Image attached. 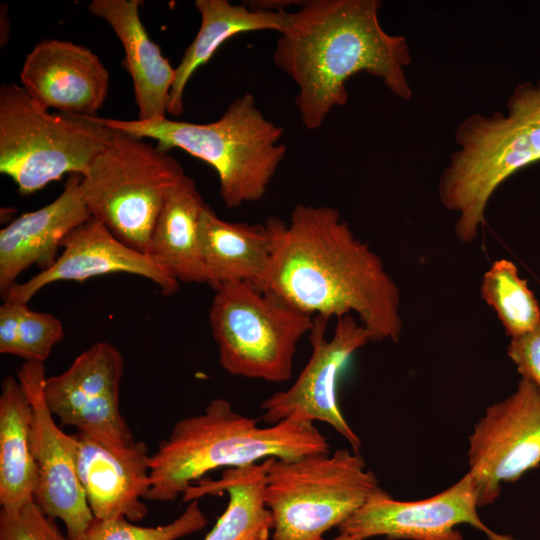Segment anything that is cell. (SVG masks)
<instances>
[{
  "instance_id": "1",
  "label": "cell",
  "mask_w": 540,
  "mask_h": 540,
  "mask_svg": "<svg viewBox=\"0 0 540 540\" xmlns=\"http://www.w3.org/2000/svg\"><path fill=\"white\" fill-rule=\"evenodd\" d=\"M274 248L255 286L310 316L355 313L371 341L398 342L400 290L380 256L330 206L297 204L288 223L270 217Z\"/></svg>"
},
{
  "instance_id": "2",
  "label": "cell",
  "mask_w": 540,
  "mask_h": 540,
  "mask_svg": "<svg viewBox=\"0 0 540 540\" xmlns=\"http://www.w3.org/2000/svg\"><path fill=\"white\" fill-rule=\"evenodd\" d=\"M379 0H308L288 12L278 33L273 63L296 84L295 105L308 130L348 101L347 81L360 72L378 78L395 96L409 100L405 69L412 61L402 35L380 24Z\"/></svg>"
},
{
  "instance_id": "3",
  "label": "cell",
  "mask_w": 540,
  "mask_h": 540,
  "mask_svg": "<svg viewBox=\"0 0 540 540\" xmlns=\"http://www.w3.org/2000/svg\"><path fill=\"white\" fill-rule=\"evenodd\" d=\"M329 447L313 423L284 420L260 427L257 419L236 412L228 400L216 398L202 413L177 421L169 436L150 454L146 500L174 501L219 468L328 453Z\"/></svg>"
},
{
  "instance_id": "4",
  "label": "cell",
  "mask_w": 540,
  "mask_h": 540,
  "mask_svg": "<svg viewBox=\"0 0 540 540\" xmlns=\"http://www.w3.org/2000/svg\"><path fill=\"white\" fill-rule=\"evenodd\" d=\"M456 150L438 181L441 204L457 215L454 231L474 241L496 189L540 160V78L517 85L506 112L467 116L455 130Z\"/></svg>"
},
{
  "instance_id": "5",
  "label": "cell",
  "mask_w": 540,
  "mask_h": 540,
  "mask_svg": "<svg viewBox=\"0 0 540 540\" xmlns=\"http://www.w3.org/2000/svg\"><path fill=\"white\" fill-rule=\"evenodd\" d=\"M92 118L110 129L154 139L162 151L178 148L206 162L218 176L219 194L228 208L262 199L287 150L281 142L283 128L265 117L249 92L210 123Z\"/></svg>"
},
{
  "instance_id": "6",
  "label": "cell",
  "mask_w": 540,
  "mask_h": 540,
  "mask_svg": "<svg viewBox=\"0 0 540 540\" xmlns=\"http://www.w3.org/2000/svg\"><path fill=\"white\" fill-rule=\"evenodd\" d=\"M380 488L359 452L271 458L264 494L273 520L270 540H324Z\"/></svg>"
},
{
  "instance_id": "7",
  "label": "cell",
  "mask_w": 540,
  "mask_h": 540,
  "mask_svg": "<svg viewBox=\"0 0 540 540\" xmlns=\"http://www.w3.org/2000/svg\"><path fill=\"white\" fill-rule=\"evenodd\" d=\"M113 130L92 116L50 113L21 85L0 87V172L21 195L33 194L64 175H83L109 145Z\"/></svg>"
},
{
  "instance_id": "8",
  "label": "cell",
  "mask_w": 540,
  "mask_h": 540,
  "mask_svg": "<svg viewBox=\"0 0 540 540\" xmlns=\"http://www.w3.org/2000/svg\"><path fill=\"white\" fill-rule=\"evenodd\" d=\"M184 175L181 164L167 152L113 130L109 145L81 175L80 190L93 218L145 253L162 204Z\"/></svg>"
},
{
  "instance_id": "9",
  "label": "cell",
  "mask_w": 540,
  "mask_h": 540,
  "mask_svg": "<svg viewBox=\"0 0 540 540\" xmlns=\"http://www.w3.org/2000/svg\"><path fill=\"white\" fill-rule=\"evenodd\" d=\"M214 292L209 322L220 366L233 376L289 380L297 344L314 317L249 283H225Z\"/></svg>"
},
{
  "instance_id": "10",
  "label": "cell",
  "mask_w": 540,
  "mask_h": 540,
  "mask_svg": "<svg viewBox=\"0 0 540 540\" xmlns=\"http://www.w3.org/2000/svg\"><path fill=\"white\" fill-rule=\"evenodd\" d=\"M329 318L314 316L309 333L311 356L295 382L260 404L261 419L274 425L284 420L329 424L359 452L361 440L341 412L337 396L339 377L351 356L371 341L366 328L352 314L336 319L331 338L326 335Z\"/></svg>"
},
{
  "instance_id": "11",
  "label": "cell",
  "mask_w": 540,
  "mask_h": 540,
  "mask_svg": "<svg viewBox=\"0 0 540 540\" xmlns=\"http://www.w3.org/2000/svg\"><path fill=\"white\" fill-rule=\"evenodd\" d=\"M468 474L479 507L494 503L502 484L540 465V391L521 378L506 399L486 408L469 436Z\"/></svg>"
},
{
  "instance_id": "12",
  "label": "cell",
  "mask_w": 540,
  "mask_h": 540,
  "mask_svg": "<svg viewBox=\"0 0 540 540\" xmlns=\"http://www.w3.org/2000/svg\"><path fill=\"white\" fill-rule=\"evenodd\" d=\"M33 408L32 454L37 472L33 499L49 518L60 519L71 540L79 538L94 516L77 472V434L63 432L44 397L45 365L24 362L17 373Z\"/></svg>"
},
{
  "instance_id": "13",
  "label": "cell",
  "mask_w": 540,
  "mask_h": 540,
  "mask_svg": "<svg viewBox=\"0 0 540 540\" xmlns=\"http://www.w3.org/2000/svg\"><path fill=\"white\" fill-rule=\"evenodd\" d=\"M123 373L121 352L108 342H97L67 370L45 379L44 397L63 425L112 445L131 446L136 441L119 409Z\"/></svg>"
},
{
  "instance_id": "14",
  "label": "cell",
  "mask_w": 540,
  "mask_h": 540,
  "mask_svg": "<svg viewBox=\"0 0 540 540\" xmlns=\"http://www.w3.org/2000/svg\"><path fill=\"white\" fill-rule=\"evenodd\" d=\"M478 508L474 483L466 473L449 488L423 500H395L380 488L338 529L364 540L374 536L389 540H463L456 526L470 524L489 540H517L489 529L481 521Z\"/></svg>"
},
{
  "instance_id": "15",
  "label": "cell",
  "mask_w": 540,
  "mask_h": 540,
  "mask_svg": "<svg viewBox=\"0 0 540 540\" xmlns=\"http://www.w3.org/2000/svg\"><path fill=\"white\" fill-rule=\"evenodd\" d=\"M62 254L54 264L26 282L13 285L3 301L26 303L43 287L58 281H85L112 273H128L149 279L162 294L172 295L180 283L151 258L117 238L95 218L72 230L61 242Z\"/></svg>"
},
{
  "instance_id": "16",
  "label": "cell",
  "mask_w": 540,
  "mask_h": 540,
  "mask_svg": "<svg viewBox=\"0 0 540 540\" xmlns=\"http://www.w3.org/2000/svg\"><path fill=\"white\" fill-rule=\"evenodd\" d=\"M19 78L37 105L68 115L95 116L109 91V73L100 58L86 46L65 40L37 43Z\"/></svg>"
},
{
  "instance_id": "17",
  "label": "cell",
  "mask_w": 540,
  "mask_h": 540,
  "mask_svg": "<svg viewBox=\"0 0 540 540\" xmlns=\"http://www.w3.org/2000/svg\"><path fill=\"white\" fill-rule=\"evenodd\" d=\"M77 472L90 510L97 519L142 520V500L150 489V454L144 442L116 446L77 432Z\"/></svg>"
},
{
  "instance_id": "18",
  "label": "cell",
  "mask_w": 540,
  "mask_h": 540,
  "mask_svg": "<svg viewBox=\"0 0 540 540\" xmlns=\"http://www.w3.org/2000/svg\"><path fill=\"white\" fill-rule=\"evenodd\" d=\"M80 174H71L61 194L35 211L21 214L0 230V292L3 296L27 268L41 271L56 261L62 240L92 218L81 194Z\"/></svg>"
},
{
  "instance_id": "19",
  "label": "cell",
  "mask_w": 540,
  "mask_h": 540,
  "mask_svg": "<svg viewBox=\"0 0 540 540\" xmlns=\"http://www.w3.org/2000/svg\"><path fill=\"white\" fill-rule=\"evenodd\" d=\"M142 0H92L89 12L105 20L124 49L123 67L134 88L139 120L166 117L175 68L150 38L141 18Z\"/></svg>"
},
{
  "instance_id": "20",
  "label": "cell",
  "mask_w": 540,
  "mask_h": 540,
  "mask_svg": "<svg viewBox=\"0 0 540 540\" xmlns=\"http://www.w3.org/2000/svg\"><path fill=\"white\" fill-rule=\"evenodd\" d=\"M205 283L213 290L229 282L256 286L265 276L274 248L272 227L224 220L206 204L199 224Z\"/></svg>"
},
{
  "instance_id": "21",
  "label": "cell",
  "mask_w": 540,
  "mask_h": 540,
  "mask_svg": "<svg viewBox=\"0 0 540 540\" xmlns=\"http://www.w3.org/2000/svg\"><path fill=\"white\" fill-rule=\"evenodd\" d=\"M205 205L185 174L168 192L150 233L145 254L179 283H205L199 245Z\"/></svg>"
},
{
  "instance_id": "22",
  "label": "cell",
  "mask_w": 540,
  "mask_h": 540,
  "mask_svg": "<svg viewBox=\"0 0 540 540\" xmlns=\"http://www.w3.org/2000/svg\"><path fill=\"white\" fill-rule=\"evenodd\" d=\"M270 459L224 469L219 479L203 478L183 493V502L226 493L228 503L204 540H270L273 520L265 504Z\"/></svg>"
},
{
  "instance_id": "23",
  "label": "cell",
  "mask_w": 540,
  "mask_h": 540,
  "mask_svg": "<svg viewBox=\"0 0 540 540\" xmlns=\"http://www.w3.org/2000/svg\"><path fill=\"white\" fill-rule=\"evenodd\" d=\"M195 7L201 23L175 67V81L168 106V113L173 116H179L184 111L183 95L192 75L209 62L222 44L242 33L263 30L279 33L288 15L287 11L254 10L244 2L233 4L228 0H196Z\"/></svg>"
},
{
  "instance_id": "24",
  "label": "cell",
  "mask_w": 540,
  "mask_h": 540,
  "mask_svg": "<svg viewBox=\"0 0 540 540\" xmlns=\"http://www.w3.org/2000/svg\"><path fill=\"white\" fill-rule=\"evenodd\" d=\"M33 408L19 379L7 376L0 394V506L19 507L33 499L37 472L32 454Z\"/></svg>"
},
{
  "instance_id": "25",
  "label": "cell",
  "mask_w": 540,
  "mask_h": 540,
  "mask_svg": "<svg viewBox=\"0 0 540 540\" xmlns=\"http://www.w3.org/2000/svg\"><path fill=\"white\" fill-rule=\"evenodd\" d=\"M480 295L496 312L510 338L540 324L538 302L510 260L503 258L491 264L482 277Z\"/></svg>"
},
{
  "instance_id": "26",
  "label": "cell",
  "mask_w": 540,
  "mask_h": 540,
  "mask_svg": "<svg viewBox=\"0 0 540 540\" xmlns=\"http://www.w3.org/2000/svg\"><path fill=\"white\" fill-rule=\"evenodd\" d=\"M207 523L199 499H194L188 502L185 511L178 518L155 527L138 526L124 517L93 518L88 528L76 540H177L202 530Z\"/></svg>"
},
{
  "instance_id": "27",
  "label": "cell",
  "mask_w": 540,
  "mask_h": 540,
  "mask_svg": "<svg viewBox=\"0 0 540 540\" xmlns=\"http://www.w3.org/2000/svg\"><path fill=\"white\" fill-rule=\"evenodd\" d=\"M63 337V325L57 317L34 311L26 303L22 305L17 357L24 362L44 363Z\"/></svg>"
},
{
  "instance_id": "28",
  "label": "cell",
  "mask_w": 540,
  "mask_h": 540,
  "mask_svg": "<svg viewBox=\"0 0 540 540\" xmlns=\"http://www.w3.org/2000/svg\"><path fill=\"white\" fill-rule=\"evenodd\" d=\"M0 540H71L47 517L34 499L11 509L1 508Z\"/></svg>"
},
{
  "instance_id": "29",
  "label": "cell",
  "mask_w": 540,
  "mask_h": 540,
  "mask_svg": "<svg viewBox=\"0 0 540 540\" xmlns=\"http://www.w3.org/2000/svg\"><path fill=\"white\" fill-rule=\"evenodd\" d=\"M507 354L517 366L521 378L530 381L540 391V324L526 333L511 337Z\"/></svg>"
},
{
  "instance_id": "30",
  "label": "cell",
  "mask_w": 540,
  "mask_h": 540,
  "mask_svg": "<svg viewBox=\"0 0 540 540\" xmlns=\"http://www.w3.org/2000/svg\"><path fill=\"white\" fill-rule=\"evenodd\" d=\"M24 303L5 300L0 306V353L18 355L19 323Z\"/></svg>"
},
{
  "instance_id": "31",
  "label": "cell",
  "mask_w": 540,
  "mask_h": 540,
  "mask_svg": "<svg viewBox=\"0 0 540 540\" xmlns=\"http://www.w3.org/2000/svg\"><path fill=\"white\" fill-rule=\"evenodd\" d=\"M300 2L295 0H254L244 3L254 10L286 12L288 7Z\"/></svg>"
},
{
  "instance_id": "32",
  "label": "cell",
  "mask_w": 540,
  "mask_h": 540,
  "mask_svg": "<svg viewBox=\"0 0 540 540\" xmlns=\"http://www.w3.org/2000/svg\"><path fill=\"white\" fill-rule=\"evenodd\" d=\"M333 540H364V539L359 537V536H356V535L347 534V533H340Z\"/></svg>"
}]
</instances>
